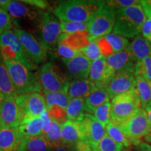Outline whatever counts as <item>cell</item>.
I'll use <instances>...</instances> for the list:
<instances>
[{
    "instance_id": "6da1fadb",
    "label": "cell",
    "mask_w": 151,
    "mask_h": 151,
    "mask_svg": "<svg viewBox=\"0 0 151 151\" xmlns=\"http://www.w3.org/2000/svg\"><path fill=\"white\" fill-rule=\"evenodd\" d=\"M106 1L69 0L62 1L53 13L60 21L88 22L104 6Z\"/></svg>"
},
{
    "instance_id": "7a4b0ae2",
    "label": "cell",
    "mask_w": 151,
    "mask_h": 151,
    "mask_svg": "<svg viewBox=\"0 0 151 151\" xmlns=\"http://www.w3.org/2000/svg\"><path fill=\"white\" fill-rule=\"evenodd\" d=\"M147 19L141 3L120 9L116 13V22L112 32L124 38L141 35L143 22Z\"/></svg>"
},
{
    "instance_id": "3957f363",
    "label": "cell",
    "mask_w": 151,
    "mask_h": 151,
    "mask_svg": "<svg viewBox=\"0 0 151 151\" xmlns=\"http://www.w3.org/2000/svg\"><path fill=\"white\" fill-rule=\"evenodd\" d=\"M3 60L8 69L18 95L42 91L39 77L32 70L18 62Z\"/></svg>"
},
{
    "instance_id": "277c9868",
    "label": "cell",
    "mask_w": 151,
    "mask_h": 151,
    "mask_svg": "<svg viewBox=\"0 0 151 151\" xmlns=\"http://www.w3.org/2000/svg\"><path fill=\"white\" fill-rule=\"evenodd\" d=\"M141 109L140 100L134 90L116 96L111 101V122L116 124L121 123Z\"/></svg>"
},
{
    "instance_id": "5b68a950",
    "label": "cell",
    "mask_w": 151,
    "mask_h": 151,
    "mask_svg": "<svg viewBox=\"0 0 151 151\" xmlns=\"http://www.w3.org/2000/svg\"><path fill=\"white\" fill-rule=\"evenodd\" d=\"M38 77L43 91L64 92L67 93L70 83L69 78L55 64L47 62L43 65L39 70Z\"/></svg>"
},
{
    "instance_id": "8992f818",
    "label": "cell",
    "mask_w": 151,
    "mask_h": 151,
    "mask_svg": "<svg viewBox=\"0 0 151 151\" xmlns=\"http://www.w3.org/2000/svg\"><path fill=\"white\" fill-rule=\"evenodd\" d=\"M117 125L135 146L141 143V138L146 137L151 132V122L146 110L143 109Z\"/></svg>"
},
{
    "instance_id": "52a82bcc",
    "label": "cell",
    "mask_w": 151,
    "mask_h": 151,
    "mask_svg": "<svg viewBox=\"0 0 151 151\" xmlns=\"http://www.w3.org/2000/svg\"><path fill=\"white\" fill-rule=\"evenodd\" d=\"M116 11L105 4L88 21L89 41L95 40L111 33L116 22Z\"/></svg>"
},
{
    "instance_id": "ba28073f",
    "label": "cell",
    "mask_w": 151,
    "mask_h": 151,
    "mask_svg": "<svg viewBox=\"0 0 151 151\" xmlns=\"http://www.w3.org/2000/svg\"><path fill=\"white\" fill-rule=\"evenodd\" d=\"M41 46L46 49L55 46L58 39L62 35L60 22L53 15L49 13H43L41 18Z\"/></svg>"
},
{
    "instance_id": "9c48e42d",
    "label": "cell",
    "mask_w": 151,
    "mask_h": 151,
    "mask_svg": "<svg viewBox=\"0 0 151 151\" xmlns=\"http://www.w3.org/2000/svg\"><path fill=\"white\" fill-rule=\"evenodd\" d=\"M24 116L23 111L17 105L16 98L5 97L0 105V127L18 129Z\"/></svg>"
},
{
    "instance_id": "30bf717a",
    "label": "cell",
    "mask_w": 151,
    "mask_h": 151,
    "mask_svg": "<svg viewBox=\"0 0 151 151\" xmlns=\"http://www.w3.org/2000/svg\"><path fill=\"white\" fill-rule=\"evenodd\" d=\"M13 32L21 43L29 59L35 65L42 63L46 58V50L35 37L25 30L14 29Z\"/></svg>"
},
{
    "instance_id": "8fae6325",
    "label": "cell",
    "mask_w": 151,
    "mask_h": 151,
    "mask_svg": "<svg viewBox=\"0 0 151 151\" xmlns=\"http://www.w3.org/2000/svg\"><path fill=\"white\" fill-rule=\"evenodd\" d=\"M16 102L26 117H39L46 109L45 98L39 92L19 94L16 98Z\"/></svg>"
},
{
    "instance_id": "7c38bea8",
    "label": "cell",
    "mask_w": 151,
    "mask_h": 151,
    "mask_svg": "<svg viewBox=\"0 0 151 151\" xmlns=\"http://www.w3.org/2000/svg\"><path fill=\"white\" fill-rule=\"evenodd\" d=\"M80 122L82 124L86 141L90 143L92 148H94L105 135L106 125L90 113H85Z\"/></svg>"
},
{
    "instance_id": "4fadbf2b",
    "label": "cell",
    "mask_w": 151,
    "mask_h": 151,
    "mask_svg": "<svg viewBox=\"0 0 151 151\" xmlns=\"http://www.w3.org/2000/svg\"><path fill=\"white\" fill-rule=\"evenodd\" d=\"M26 138L18 129L0 127V151H25Z\"/></svg>"
},
{
    "instance_id": "5bb4252c",
    "label": "cell",
    "mask_w": 151,
    "mask_h": 151,
    "mask_svg": "<svg viewBox=\"0 0 151 151\" xmlns=\"http://www.w3.org/2000/svg\"><path fill=\"white\" fill-rule=\"evenodd\" d=\"M95 41L103 58H107L116 52L122 51L129 45L127 39L113 32L95 39Z\"/></svg>"
},
{
    "instance_id": "9a60e30c",
    "label": "cell",
    "mask_w": 151,
    "mask_h": 151,
    "mask_svg": "<svg viewBox=\"0 0 151 151\" xmlns=\"http://www.w3.org/2000/svg\"><path fill=\"white\" fill-rule=\"evenodd\" d=\"M136 76L131 73H116L110 82L106 86L110 99L116 96L134 89Z\"/></svg>"
},
{
    "instance_id": "2e32d148",
    "label": "cell",
    "mask_w": 151,
    "mask_h": 151,
    "mask_svg": "<svg viewBox=\"0 0 151 151\" xmlns=\"http://www.w3.org/2000/svg\"><path fill=\"white\" fill-rule=\"evenodd\" d=\"M104 58L107 65L115 73H131L134 74L137 63L132 59L127 48Z\"/></svg>"
},
{
    "instance_id": "e0dca14e",
    "label": "cell",
    "mask_w": 151,
    "mask_h": 151,
    "mask_svg": "<svg viewBox=\"0 0 151 151\" xmlns=\"http://www.w3.org/2000/svg\"><path fill=\"white\" fill-rule=\"evenodd\" d=\"M115 73L107 65L105 58L92 61L88 79L97 86H106L113 78Z\"/></svg>"
},
{
    "instance_id": "ac0fdd59",
    "label": "cell",
    "mask_w": 151,
    "mask_h": 151,
    "mask_svg": "<svg viewBox=\"0 0 151 151\" xmlns=\"http://www.w3.org/2000/svg\"><path fill=\"white\" fill-rule=\"evenodd\" d=\"M0 44L7 45L10 47L18 57L20 63L27 67L30 70H34L37 68V65L31 61L26 55L21 43L13 30H9L0 35Z\"/></svg>"
},
{
    "instance_id": "d6986e66",
    "label": "cell",
    "mask_w": 151,
    "mask_h": 151,
    "mask_svg": "<svg viewBox=\"0 0 151 151\" xmlns=\"http://www.w3.org/2000/svg\"><path fill=\"white\" fill-rule=\"evenodd\" d=\"M62 144L71 147L81 141H86L83 129L80 121L67 120L61 124Z\"/></svg>"
},
{
    "instance_id": "ffe728a7",
    "label": "cell",
    "mask_w": 151,
    "mask_h": 151,
    "mask_svg": "<svg viewBox=\"0 0 151 151\" xmlns=\"http://www.w3.org/2000/svg\"><path fill=\"white\" fill-rule=\"evenodd\" d=\"M70 74L76 79H87L89 77L91 60L82 54L71 60H62Z\"/></svg>"
},
{
    "instance_id": "44dd1931",
    "label": "cell",
    "mask_w": 151,
    "mask_h": 151,
    "mask_svg": "<svg viewBox=\"0 0 151 151\" xmlns=\"http://www.w3.org/2000/svg\"><path fill=\"white\" fill-rule=\"evenodd\" d=\"M96 85L88 78L76 79L70 82L67 90L69 99H84L91 93L95 88Z\"/></svg>"
},
{
    "instance_id": "7402d4cb",
    "label": "cell",
    "mask_w": 151,
    "mask_h": 151,
    "mask_svg": "<svg viewBox=\"0 0 151 151\" xmlns=\"http://www.w3.org/2000/svg\"><path fill=\"white\" fill-rule=\"evenodd\" d=\"M132 59L136 63L151 56V43L142 35L137 36L127 48Z\"/></svg>"
},
{
    "instance_id": "603a6c76",
    "label": "cell",
    "mask_w": 151,
    "mask_h": 151,
    "mask_svg": "<svg viewBox=\"0 0 151 151\" xmlns=\"http://www.w3.org/2000/svg\"><path fill=\"white\" fill-rule=\"evenodd\" d=\"M88 32L73 34L62 33L58 39V44H64L74 50H80L86 47L89 43Z\"/></svg>"
},
{
    "instance_id": "cb8c5ba5",
    "label": "cell",
    "mask_w": 151,
    "mask_h": 151,
    "mask_svg": "<svg viewBox=\"0 0 151 151\" xmlns=\"http://www.w3.org/2000/svg\"><path fill=\"white\" fill-rule=\"evenodd\" d=\"M18 129L26 139L43 136L40 117L24 116Z\"/></svg>"
},
{
    "instance_id": "d4e9b609",
    "label": "cell",
    "mask_w": 151,
    "mask_h": 151,
    "mask_svg": "<svg viewBox=\"0 0 151 151\" xmlns=\"http://www.w3.org/2000/svg\"><path fill=\"white\" fill-rule=\"evenodd\" d=\"M86 103L89 111L90 114L97 107L102 105L103 104L110 101L109 92L106 86H97L92 90L91 93L88 96L86 99Z\"/></svg>"
},
{
    "instance_id": "484cf974",
    "label": "cell",
    "mask_w": 151,
    "mask_h": 151,
    "mask_svg": "<svg viewBox=\"0 0 151 151\" xmlns=\"http://www.w3.org/2000/svg\"><path fill=\"white\" fill-rule=\"evenodd\" d=\"M0 92L5 97L16 98L18 96L16 88L2 58H0Z\"/></svg>"
},
{
    "instance_id": "4316f807",
    "label": "cell",
    "mask_w": 151,
    "mask_h": 151,
    "mask_svg": "<svg viewBox=\"0 0 151 151\" xmlns=\"http://www.w3.org/2000/svg\"><path fill=\"white\" fill-rule=\"evenodd\" d=\"M1 9L5 10L11 16L14 18H27L33 20L37 16V13L31 9L25 6L23 4L16 1L9 0L6 4L1 7Z\"/></svg>"
},
{
    "instance_id": "83f0119b",
    "label": "cell",
    "mask_w": 151,
    "mask_h": 151,
    "mask_svg": "<svg viewBox=\"0 0 151 151\" xmlns=\"http://www.w3.org/2000/svg\"><path fill=\"white\" fill-rule=\"evenodd\" d=\"M67 120L80 121L85 113H89L84 99H70L66 109Z\"/></svg>"
},
{
    "instance_id": "f1b7e54d",
    "label": "cell",
    "mask_w": 151,
    "mask_h": 151,
    "mask_svg": "<svg viewBox=\"0 0 151 151\" xmlns=\"http://www.w3.org/2000/svg\"><path fill=\"white\" fill-rule=\"evenodd\" d=\"M136 76V86L134 90L140 100L141 108L146 110L151 103V86L147 81L139 76Z\"/></svg>"
},
{
    "instance_id": "f546056e",
    "label": "cell",
    "mask_w": 151,
    "mask_h": 151,
    "mask_svg": "<svg viewBox=\"0 0 151 151\" xmlns=\"http://www.w3.org/2000/svg\"><path fill=\"white\" fill-rule=\"evenodd\" d=\"M43 97L46 101V109L50 108L52 106H59L66 109L70 101L67 93L64 92H51L43 91Z\"/></svg>"
},
{
    "instance_id": "4dcf8cb0",
    "label": "cell",
    "mask_w": 151,
    "mask_h": 151,
    "mask_svg": "<svg viewBox=\"0 0 151 151\" xmlns=\"http://www.w3.org/2000/svg\"><path fill=\"white\" fill-rule=\"evenodd\" d=\"M106 133L113 141L123 145L125 148L131 146V141L122 133L121 129L119 128L117 124L113 123L111 122L107 124L106 125Z\"/></svg>"
},
{
    "instance_id": "1f68e13d",
    "label": "cell",
    "mask_w": 151,
    "mask_h": 151,
    "mask_svg": "<svg viewBox=\"0 0 151 151\" xmlns=\"http://www.w3.org/2000/svg\"><path fill=\"white\" fill-rule=\"evenodd\" d=\"M61 123L52 118V126L50 129L43 137L46 138L52 148L63 145L62 142Z\"/></svg>"
},
{
    "instance_id": "d6a6232c",
    "label": "cell",
    "mask_w": 151,
    "mask_h": 151,
    "mask_svg": "<svg viewBox=\"0 0 151 151\" xmlns=\"http://www.w3.org/2000/svg\"><path fill=\"white\" fill-rule=\"evenodd\" d=\"M51 148L43 136L26 139L25 151H50Z\"/></svg>"
},
{
    "instance_id": "836d02e7",
    "label": "cell",
    "mask_w": 151,
    "mask_h": 151,
    "mask_svg": "<svg viewBox=\"0 0 151 151\" xmlns=\"http://www.w3.org/2000/svg\"><path fill=\"white\" fill-rule=\"evenodd\" d=\"M92 149L93 151H127L123 145L113 141L106 133L96 147Z\"/></svg>"
},
{
    "instance_id": "e575fe53",
    "label": "cell",
    "mask_w": 151,
    "mask_h": 151,
    "mask_svg": "<svg viewBox=\"0 0 151 151\" xmlns=\"http://www.w3.org/2000/svg\"><path fill=\"white\" fill-rule=\"evenodd\" d=\"M134 75L142 77L151 86V56L136 64Z\"/></svg>"
},
{
    "instance_id": "d590c367",
    "label": "cell",
    "mask_w": 151,
    "mask_h": 151,
    "mask_svg": "<svg viewBox=\"0 0 151 151\" xmlns=\"http://www.w3.org/2000/svg\"><path fill=\"white\" fill-rule=\"evenodd\" d=\"M62 32L65 34H73L76 32H88V22H64L60 21Z\"/></svg>"
},
{
    "instance_id": "8d00e7d4",
    "label": "cell",
    "mask_w": 151,
    "mask_h": 151,
    "mask_svg": "<svg viewBox=\"0 0 151 151\" xmlns=\"http://www.w3.org/2000/svg\"><path fill=\"white\" fill-rule=\"evenodd\" d=\"M110 109L111 101L106 102L102 105L99 106L94 109L92 115L98 121L106 125L111 122L110 120Z\"/></svg>"
},
{
    "instance_id": "74e56055",
    "label": "cell",
    "mask_w": 151,
    "mask_h": 151,
    "mask_svg": "<svg viewBox=\"0 0 151 151\" xmlns=\"http://www.w3.org/2000/svg\"><path fill=\"white\" fill-rule=\"evenodd\" d=\"M81 52L83 55L86 57L91 61H94L103 58L100 51L99 46L95 40L90 41L89 43L86 47L81 50Z\"/></svg>"
},
{
    "instance_id": "f35d334b",
    "label": "cell",
    "mask_w": 151,
    "mask_h": 151,
    "mask_svg": "<svg viewBox=\"0 0 151 151\" xmlns=\"http://www.w3.org/2000/svg\"><path fill=\"white\" fill-rule=\"evenodd\" d=\"M141 1L138 0H110L106 1V4L113 9L115 11L120 10V9L127 8L132 6L140 4Z\"/></svg>"
},
{
    "instance_id": "ab89813d",
    "label": "cell",
    "mask_w": 151,
    "mask_h": 151,
    "mask_svg": "<svg viewBox=\"0 0 151 151\" xmlns=\"http://www.w3.org/2000/svg\"><path fill=\"white\" fill-rule=\"evenodd\" d=\"M57 52L62 60H71L81 54L80 50H74L64 44H58Z\"/></svg>"
},
{
    "instance_id": "60d3db41",
    "label": "cell",
    "mask_w": 151,
    "mask_h": 151,
    "mask_svg": "<svg viewBox=\"0 0 151 151\" xmlns=\"http://www.w3.org/2000/svg\"><path fill=\"white\" fill-rule=\"evenodd\" d=\"M47 110L48 111L49 114L52 119L60 122L61 124L62 121L65 122L66 120H67L66 109L62 108L59 106H52L50 108L47 109Z\"/></svg>"
},
{
    "instance_id": "b9f144b4",
    "label": "cell",
    "mask_w": 151,
    "mask_h": 151,
    "mask_svg": "<svg viewBox=\"0 0 151 151\" xmlns=\"http://www.w3.org/2000/svg\"><path fill=\"white\" fill-rule=\"evenodd\" d=\"M12 28L11 16L5 10L0 8V35Z\"/></svg>"
},
{
    "instance_id": "7bdbcfd3",
    "label": "cell",
    "mask_w": 151,
    "mask_h": 151,
    "mask_svg": "<svg viewBox=\"0 0 151 151\" xmlns=\"http://www.w3.org/2000/svg\"><path fill=\"white\" fill-rule=\"evenodd\" d=\"M40 120L42 127L43 136L45 135L50 129L52 126V118L49 114L48 111L47 109H44L40 115Z\"/></svg>"
},
{
    "instance_id": "ee69618b",
    "label": "cell",
    "mask_w": 151,
    "mask_h": 151,
    "mask_svg": "<svg viewBox=\"0 0 151 151\" xmlns=\"http://www.w3.org/2000/svg\"><path fill=\"white\" fill-rule=\"evenodd\" d=\"M141 34L142 36L147 41L151 43V20L147 18L143 22L142 28H141Z\"/></svg>"
},
{
    "instance_id": "f6af8a7d",
    "label": "cell",
    "mask_w": 151,
    "mask_h": 151,
    "mask_svg": "<svg viewBox=\"0 0 151 151\" xmlns=\"http://www.w3.org/2000/svg\"><path fill=\"white\" fill-rule=\"evenodd\" d=\"M21 2L27 4L37 7L38 9H46L48 6V1L43 0H22Z\"/></svg>"
},
{
    "instance_id": "bcb514c9",
    "label": "cell",
    "mask_w": 151,
    "mask_h": 151,
    "mask_svg": "<svg viewBox=\"0 0 151 151\" xmlns=\"http://www.w3.org/2000/svg\"><path fill=\"white\" fill-rule=\"evenodd\" d=\"M74 146L75 151H93L90 143L86 141H79Z\"/></svg>"
},
{
    "instance_id": "7dc6e473",
    "label": "cell",
    "mask_w": 151,
    "mask_h": 151,
    "mask_svg": "<svg viewBox=\"0 0 151 151\" xmlns=\"http://www.w3.org/2000/svg\"><path fill=\"white\" fill-rule=\"evenodd\" d=\"M141 5L146 18L151 20V0L141 1Z\"/></svg>"
},
{
    "instance_id": "c3c4849f",
    "label": "cell",
    "mask_w": 151,
    "mask_h": 151,
    "mask_svg": "<svg viewBox=\"0 0 151 151\" xmlns=\"http://www.w3.org/2000/svg\"><path fill=\"white\" fill-rule=\"evenodd\" d=\"M136 151H151V145L147 143L141 142L135 146Z\"/></svg>"
},
{
    "instance_id": "681fc988",
    "label": "cell",
    "mask_w": 151,
    "mask_h": 151,
    "mask_svg": "<svg viewBox=\"0 0 151 151\" xmlns=\"http://www.w3.org/2000/svg\"><path fill=\"white\" fill-rule=\"evenodd\" d=\"M70 147L65 146V145H60V146L55 147L54 151H70V149H69Z\"/></svg>"
},
{
    "instance_id": "f907efd6",
    "label": "cell",
    "mask_w": 151,
    "mask_h": 151,
    "mask_svg": "<svg viewBox=\"0 0 151 151\" xmlns=\"http://www.w3.org/2000/svg\"><path fill=\"white\" fill-rule=\"evenodd\" d=\"M146 111L147 114H148V118H149V119H150V121L151 122V104L146 107Z\"/></svg>"
},
{
    "instance_id": "816d5d0a",
    "label": "cell",
    "mask_w": 151,
    "mask_h": 151,
    "mask_svg": "<svg viewBox=\"0 0 151 151\" xmlns=\"http://www.w3.org/2000/svg\"><path fill=\"white\" fill-rule=\"evenodd\" d=\"M145 140H146L147 142L151 143V132L149 134H148L146 137H145Z\"/></svg>"
},
{
    "instance_id": "f5cc1de1",
    "label": "cell",
    "mask_w": 151,
    "mask_h": 151,
    "mask_svg": "<svg viewBox=\"0 0 151 151\" xmlns=\"http://www.w3.org/2000/svg\"><path fill=\"white\" fill-rule=\"evenodd\" d=\"M4 99H5V97L1 93V92H0V105L1 104V103L3 102L4 100Z\"/></svg>"
},
{
    "instance_id": "db71d44e",
    "label": "cell",
    "mask_w": 151,
    "mask_h": 151,
    "mask_svg": "<svg viewBox=\"0 0 151 151\" xmlns=\"http://www.w3.org/2000/svg\"><path fill=\"white\" fill-rule=\"evenodd\" d=\"M150 104H151V103H150Z\"/></svg>"
},
{
    "instance_id": "11a10c76",
    "label": "cell",
    "mask_w": 151,
    "mask_h": 151,
    "mask_svg": "<svg viewBox=\"0 0 151 151\" xmlns=\"http://www.w3.org/2000/svg\"><path fill=\"white\" fill-rule=\"evenodd\" d=\"M0 8H1V7H0Z\"/></svg>"
}]
</instances>
